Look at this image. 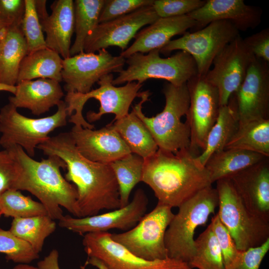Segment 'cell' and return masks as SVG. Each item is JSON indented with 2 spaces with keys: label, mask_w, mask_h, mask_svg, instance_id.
<instances>
[{
  "label": "cell",
  "mask_w": 269,
  "mask_h": 269,
  "mask_svg": "<svg viewBox=\"0 0 269 269\" xmlns=\"http://www.w3.org/2000/svg\"><path fill=\"white\" fill-rule=\"evenodd\" d=\"M25 11V0H0V20L8 25L20 26Z\"/></svg>",
  "instance_id": "obj_43"
},
{
  "label": "cell",
  "mask_w": 269,
  "mask_h": 269,
  "mask_svg": "<svg viewBox=\"0 0 269 269\" xmlns=\"http://www.w3.org/2000/svg\"><path fill=\"white\" fill-rule=\"evenodd\" d=\"M186 85L189 95L185 115L190 133L189 149L197 157L199 150L205 149L209 132L217 120L220 107L219 95L216 88L204 77L196 75Z\"/></svg>",
  "instance_id": "obj_12"
},
{
  "label": "cell",
  "mask_w": 269,
  "mask_h": 269,
  "mask_svg": "<svg viewBox=\"0 0 269 269\" xmlns=\"http://www.w3.org/2000/svg\"><path fill=\"white\" fill-rule=\"evenodd\" d=\"M204 0H154L152 6L159 17L187 15L202 6Z\"/></svg>",
  "instance_id": "obj_38"
},
{
  "label": "cell",
  "mask_w": 269,
  "mask_h": 269,
  "mask_svg": "<svg viewBox=\"0 0 269 269\" xmlns=\"http://www.w3.org/2000/svg\"><path fill=\"white\" fill-rule=\"evenodd\" d=\"M243 39L254 57L269 62V28L262 29Z\"/></svg>",
  "instance_id": "obj_44"
},
{
  "label": "cell",
  "mask_w": 269,
  "mask_h": 269,
  "mask_svg": "<svg viewBox=\"0 0 269 269\" xmlns=\"http://www.w3.org/2000/svg\"><path fill=\"white\" fill-rule=\"evenodd\" d=\"M217 213L239 251L257 247L269 239V221L250 211L244 205L229 178L216 182Z\"/></svg>",
  "instance_id": "obj_7"
},
{
  "label": "cell",
  "mask_w": 269,
  "mask_h": 269,
  "mask_svg": "<svg viewBox=\"0 0 269 269\" xmlns=\"http://www.w3.org/2000/svg\"><path fill=\"white\" fill-rule=\"evenodd\" d=\"M12 269H39L37 267L29 265V264H18Z\"/></svg>",
  "instance_id": "obj_49"
},
{
  "label": "cell",
  "mask_w": 269,
  "mask_h": 269,
  "mask_svg": "<svg viewBox=\"0 0 269 269\" xmlns=\"http://www.w3.org/2000/svg\"><path fill=\"white\" fill-rule=\"evenodd\" d=\"M158 18L151 5L99 23L87 36L84 51L95 53L110 46H117L123 51L142 27L152 23Z\"/></svg>",
  "instance_id": "obj_18"
},
{
  "label": "cell",
  "mask_w": 269,
  "mask_h": 269,
  "mask_svg": "<svg viewBox=\"0 0 269 269\" xmlns=\"http://www.w3.org/2000/svg\"><path fill=\"white\" fill-rule=\"evenodd\" d=\"M269 250V239L262 245L240 251L237 256L225 269H259Z\"/></svg>",
  "instance_id": "obj_41"
},
{
  "label": "cell",
  "mask_w": 269,
  "mask_h": 269,
  "mask_svg": "<svg viewBox=\"0 0 269 269\" xmlns=\"http://www.w3.org/2000/svg\"><path fill=\"white\" fill-rule=\"evenodd\" d=\"M113 74L104 76L97 82L99 88L86 94L67 93L65 98L69 122L76 127L93 129L95 122L107 114L115 115V121L127 116L143 84L137 82L116 87L112 84Z\"/></svg>",
  "instance_id": "obj_4"
},
{
  "label": "cell",
  "mask_w": 269,
  "mask_h": 269,
  "mask_svg": "<svg viewBox=\"0 0 269 269\" xmlns=\"http://www.w3.org/2000/svg\"><path fill=\"white\" fill-rule=\"evenodd\" d=\"M239 32L229 21H213L199 30L186 32L180 38L171 40L160 49V53L168 55L176 50L186 51L196 63L197 75L205 77L216 56L240 35Z\"/></svg>",
  "instance_id": "obj_11"
},
{
  "label": "cell",
  "mask_w": 269,
  "mask_h": 269,
  "mask_svg": "<svg viewBox=\"0 0 269 269\" xmlns=\"http://www.w3.org/2000/svg\"><path fill=\"white\" fill-rule=\"evenodd\" d=\"M20 27L26 42L27 54L47 47L35 0H25V11Z\"/></svg>",
  "instance_id": "obj_36"
},
{
  "label": "cell",
  "mask_w": 269,
  "mask_h": 269,
  "mask_svg": "<svg viewBox=\"0 0 269 269\" xmlns=\"http://www.w3.org/2000/svg\"><path fill=\"white\" fill-rule=\"evenodd\" d=\"M82 244L89 257L101 260L108 269H192L187 263L170 259L147 261L115 242L108 232L83 235Z\"/></svg>",
  "instance_id": "obj_16"
},
{
  "label": "cell",
  "mask_w": 269,
  "mask_h": 269,
  "mask_svg": "<svg viewBox=\"0 0 269 269\" xmlns=\"http://www.w3.org/2000/svg\"><path fill=\"white\" fill-rule=\"evenodd\" d=\"M165 104L161 112L148 117L142 112V104L148 100L149 91L141 92V101L133 108L136 116L147 128L158 148L172 152L190 146V129L181 121L189 106V95L186 83L175 86L166 83L162 89Z\"/></svg>",
  "instance_id": "obj_5"
},
{
  "label": "cell",
  "mask_w": 269,
  "mask_h": 269,
  "mask_svg": "<svg viewBox=\"0 0 269 269\" xmlns=\"http://www.w3.org/2000/svg\"><path fill=\"white\" fill-rule=\"evenodd\" d=\"M113 122L109 124L120 135L132 153L145 159L158 150L150 133L134 111Z\"/></svg>",
  "instance_id": "obj_27"
},
{
  "label": "cell",
  "mask_w": 269,
  "mask_h": 269,
  "mask_svg": "<svg viewBox=\"0 0 269 269\" xmlns=\"http://www.w3.org/2000/svg\"><path fill=\"white\" fill-rule=\"evenodd\" d=\"M59 254L56 249H53L42 260L39 261L37 267L39 269H60L59 264ZM87 264L81 266V269H85Z\"/></svg>",
  "instance_id": "obj_45"
},
{
  "label": "cell",
  "mask_w": 269,
  "mask_h": 269,
  "mask_svg": "<svg viewBox=\"0 0 269 269\" xmlns=\"http://www.w3.org/2000/svg\"><path fill=\"white\" fill-rule=\"evenodd\" d=\"M196 22L188 14L171 17H159L152 23L139 30L133 44L120 55L126 59L135 53H148L167 44L173 36L184 34L188 29L195 28Z\"/></svg>",
  "instance_id": "obj_22"
},
{
  "label": "cell",
  "mask_w": 269,
  "mask_h": 269,
  "mask_svg": "<svg viewBox=\"0 0 269 269\" xmlns=\"http://www.w3.org/2000/svg\"><path fill=\"white\" fill-rule=\"evenodd\" d=\"M174 215L171 207L157 203L134 227L121 233H111V237L115 242L144 260L167 259L164 237Z\"/></svg>",
  "instance_id": "obj_10"
},
{
  "label": "cell",
  "mask_w": 269,
  "mask_h": 269,
  "mask_svg": "<svg viewBox=\"0 0 269 269\" xmlns=\"http://www.w3.org/2000/svg\"><path fill=\"white\" fill-rule=\"evenodd\" d=\"M195 253L188 263L192 269H225L222 251L210 224L194 240Z\"/></svg>",
  "instance_id": "obj_34"
},
{
  "label": "cell",
  "mask_w": 269,
  "mask_h": 269,
  "mask_svg": "<svg viewBox=\"0 0 269 269\" xmlns=\"http://www.w3.org/2000/svg\"><path fill=\"white\" fill-rule=\"evenodd\" d=\"M37 148L47 156L57 155L66 163L65 178L77 189L80 218L98 214L103 209L121 208L119 186L110 164L93 162L83 156L69 132L49 137Z\"/></svg>",
  "instance_id": "obj_1"
},
{
  "label": "cell",
  "mask_w": 269,
  "mask_h": 269,
  "mask_svg": "<svg viewBox=\"0 0 269 269\" xmlns=\"http://www.w3.org/2000/svg\"><path fill=\"white\" fill-rule=\"evenodd\" d=\"M239 126L237 116L232 108L228 104L220 107L217 120L208 134L205 148L196 157L197 161L204 166L213 153L224 149Z\"/></svg>",
  "instance_id": "obj_29"
},
{
  "label": "cell",
  "mask_w": 269,
  "mask_h": 269,
  "mask_svg": "<svg viewBox=\"0 0 269 269\" xmlns=\"http://www.w3.org/2000/svg\"><path fill=\"white\" fill-rule=\"evenodd\" d=\"M222 251L225 267L230 264L239 252L229 231L220 221L218 214L210 224Z\"/></svg>",
  "instance_id": "obj_40"
},
{
  "label": "cell",
  "mask_w": 269,
  "mask_h": 269,
  "mask_svg": "<svg viewBox=\"0 0 269 269\" xmlns=\"http://www.w3.org/2000/svg\"><path fill=\"white\" fill-rule=\"evenodd\" d=\"M4 149L10 152L17 165L18 175L13 189L27 191L35 196L54 220L63 217L61 207L80 217L77 189L62 176L60 169H66V165L60 157L49 155L36 161L19 145Z\"/></svg>",
  "instance_id": "obj_3"
},
{
  "label": "cell",
  "mask_w": 269,
  "mask_h": 269,
  "mask_svg": "<svg viewBox=\"0 0 269 269\" xmlns=\"http://www.w3.org/2000/svg\"><path fill=\"white\" fill-rule=\"evenodd\" d=\"M219 199L212 185L201 190L183 203L174 215L165 234L168 258L188 264L195 253L194 235L215 213Z\"/></svg>",
  "instance_id": "obj_6"
},
{
  "label": "cell",
  "mask_w": 269,
  "mask_h": 269,
  "mask_svg": "<svg viewBox=\"0 0 269 269\" xmlns=\"http://www.w3.org/2000/svg\"><path fill=\"white\" fill-rule=\"evenodd\" d=\"M56 228L54 220L48 215L13 218L9 231L28 243L37 254L42 251L45 239Z\"/></svg>",
  "instance_id": "obj_32"
},
{
  "label": "cell",
  "mask_w": 269,
  "mask_h": 269,
  "mask_svg": "<svg viewBox=\"0 0 269 269\" xmlns=\"http://www.w3.org/2000/svg\"><path fill=\"white\" fill-rule=\"evenodd\" d=\"M86 263L91 265L98 269H108L105 265L100 260L94 257H89Z\"/></svg>",
  "instance_id": "obj_46"
},
{
  "label": "cell",
  "mask_w": 269,
  "mask_h": 269,
  "mask_svg": "<svg viewBox=\"0 0 269 269\" xmlns=\"http://www.w3.org/2000/svg\"><path fill=\"white\" fill-rule=\"evenodd\" d=\"M154 0H105L99 23L105 22L152 5Z\"/></svg>",
  "instance_id": "obj_39"
},
{
  "label": "cell",
  "mask_w": 269,
  "mask_h": 269,
  "mask_svg": "<svg viewBox=\"0 0 269 269\" xmlns=\"http://www.w3.org/2000/svg\"><path fill=\"white\" fill-rule=\"evenodd\" d=\"M254 56L239 35L216 56L205 79L217 89L220 107L227 105L243 83Z\"/></svg>",
  "instance_id": "obj_15"
},
{
  "label": "cell",
  "mask_w": 269,
  "mask_h": 269,
  "mask_svg": "<svg viewBox=\"0 0 269 269\" xmlns=\"http://www.w3.org/2000/svg\"><path fill=\"white\" fill-rule=\"evenodd\" d=\"M105 2V0L74 1L75 39L70 48V56L84 51L85 40L99 24L100 15Z\"/></svg>",
  "instance_id": "obj_31"
},
{
  "label": "cell",
  "mask_w": 269,
  "mask_h": 269,
  "mask_svg": "<svg viewBox=\"0 0 269 269\" xmlns=\"http://www.w3.org/2000/svg\"><path fill=\"white\" fill-rule=\"evenodd\" d=\"M69 133L79 152L93 162L110 164L132 153L110 124L97 130L74 126Z\"/></svg>",
  "instance_id": "obj_19"
},
{
  "label": "cell",
  "mask_w": 269,
  "mask_h": 269,
  "mask_svg": "<svg viewBox=\"0 0 269 269\" xmlns=\"http://www.w3.org/2000/svg\"><path fill=\"white\" fill-rule=\"evenodd\" d=\"M147 204L146 195L142 189L139 188L135 191L132 201L124 207L82 218L63 216L59 220L58 225L80 235L108 232L112 229L125 232L134 227L145 214Z\"/></svg>",
  "instance_id": "obj_17"
},
{
  "label": "cell",
  "mask_w": 269,
  "mask_h": 269,
  "mask_svg": "<svg viewBox=\"0 0 269 269\" xmlns=\"http://www.w3.org/2000/svg\"><path fill=\"white\" fill-rule=\"evenodd\" d=\"M57 106L52 115L32 119L20 114L10 103L4 105L0 111V145L7 149L17 145L34 156L35 148L49 138L51 132L67 124L66 103L61 101Z\"/></svg>",
  "instance_id": "obj_9"
},
{
  "label": "cell",
  "mask_w": 269,
  "mask_h": 269,
  "mask_svg": "<svg viewBox=\"0 0 269 269\" xmlns=\"http://www.w3.org/2000/svg\"><path fill=\"white\" fill-rule=\"evenodd\" d=\"M2 215V213H1V210L0 209V216Z\"/></svg>",
  "instance_id": "obj_50"
},
{
  "label": "cell",
  "mask_w": 269,
  "mask_h": 269,
  "mask_svg": "<svg viewBox=\"0 0 269 269\" xmlns=\"http://www.w3.org/2000/svg\"><path fill=\"white\" fill-rule=\"evenodd\" d=\"M189 148L172 152L158 148L144 159L141 181L154 192L158 203L171 208L212 185L205 166Z\"/></svg>",
  "instance_id": "obj_2"
},
{
  "label": "cell",
  "mask_w": 269,
  "mask_h": 269,
  "mask_svg": "<svg viewBox=\"0 0 269 269\" xmlns=\"http://www.w3.org/2000/svg\"><path fill=\"white\" fill-rule=\"evenodd\" d=\"M0 253L5 255L6 260L17 264H29L39 258V255L28 243L9 230L0 228Z\"/></svg>",
  "instance_id": "obj_37"
},
{
  "label": "cell",
  "mask_w": 269,
  "mask_h": 269,
  "mask_svg": "<svg viewBox=\"0 0 269 269\" xmlns=\"http://www.w3.org/2000/svg\"><path fill=\"white\" fill-rule=\"evenodd\" d=\"M125 63V58L113 56L106 49L97 53L82 51L63 59L61 77L64 90L67 93H88L104 76L122 70Z\"/></svg>",
  "instance_id": "obj_13"
},
{
  "label": "cell",
  "mask_w": 269,
  "mask_h": 269,
  "mask_svg": "<svg viewBox=\"0 0 269 269\" xmlns=\"http://www.w3.org/2000/svg\"><path fill=\"white\" fill-rule=\"evenodd\" d=\"M126 63L127 68L119 72L113 80L114 85L134 81L143 83L149 79H159L181 86L198 74L194 59L182 50L167 58L160 57L159 49L146 54L135 53L127 58Z\"/></svg>",
  "instance_id": "obj_8"
},
{
  "label": "cell",
  "mask_w": 269,
  "mask_h": 269,
  "mask_svg": "<svg viewBox=\"0 0 269 269\" xmlns=\"http://www.w3.org/2000/svg\"><path fill=\"white\" fill-rule=\"evenodd\" d=\"M262 14L260 7L246 4L243 0H207L188 15L196 22V30L213 21L225 20L244 31L258 26Z\"/></svg>",
  "instance_id": "obj_20"
},
{
  "label": "cell",
  "mask_w": 269,
  "mask_h": 269,
  "mask_svg": "<svg viewBox=\"0 0 269 269\" xmlns=\"http://www.w3.org/2000/svg\"><path fill=\"white\" fill-rule=\"evenodd\" d=\"M0 91H6L14 95L16 91V87L0 83Z\"/></svg>",
  "instance_id": "obj_48"
},
{
  "label": "cell",
  "mask_w": 269,
  "mask_h": 269,
  "mask_svg": "<svg viewBox=\"0 0 269 269\" xmlns=\"http://www.w3.org/2000/svg\"><path fill=\"white\" fill-rule=\"evenodd\" d=\"M241 149L269 157V119L254 120L239 125L225 149Z\"/></svg>",
  "instance_id": "obj_30"
},
{
  "label": "cell",
  "mask_w": 269,
  "mask_h": 269,
  "mask_svg": "<svg viewBox=\"0 0 269 269\" xmlns=\"http://www.w3.org/2000/svg\"><path fill=\"white\" fill-rule=\"evenodd\" d=\"M144 159L131 153L111 163L119 186L121 207L129 203L130 194L141 181Z\"/></svg>",
  "instance_id": "obj_33"
},
{
  "label": "cell",
  "mask_w": 269,
  "mask_h": 269,
  "mask_svg": "<svg viewBox=\"0 0 269 269\" xmlns=\"http://www.w3.org/2000/svg\"><path fill=\"white\" fill-rule=\"evenodd\" d=\"M0 209L2 215L13 218L48 215L42 203L13 189L7 190L0 196Z\"/></svg>",
  "instance_id": "obj_35"
},
{
  "label": "cell",
  "mask_w": 269,
  "mask_h": 269,
  "mask_svg": "<svg viewBox=\"0 0 269 269\" xmlns=\"http://www.w3.org/2000/svg\"><path fill=\"white\" fill-rule=\"evenodd\" d=\"M18 175L16 161L8 149L0 151V196L13 189Z\"/></svg>",
  "instance_id": "obj_42"
},
{
  "label": "cell",
  "mask_w": 269,
  "mask_h": 269,
  "mask_svg": "<svg viewBox=\"0 0 269 269\" xmlns=\"http://www.w3.org/2000/svg\"><path fill=\"white\" fill-rule=\"evenodd\" d=\"M27 47L20 26L11 25L0 42V83L15 86Z\"/></svg>",
  "instance_id": "obj_26"
},
{
  "label": "cell",
  "mask_w": 269,
  "mask_h": 269,
  "mask_svg": "<svg viewBox=\"0 0 269 269\" xmlns=\"http://www.w3.org/2000/svg\"><path fill=\"white\" fill-rule=\"evenodd\" d=\"M10 25L0 20V42L3 38Z\"/></svg>",
  "instance_id": "obj_47"
},
{
  "label": "cell",
  "mask_w": 269,
  "mask_h": 269,
  "mask_svg": "<svg viewBox=\"0 0 269 269\" xmlns=\"http://www.w3.org/2000/svg\"><path fill=\"white\" fill-rule=\"evenodd\" d=\"M62 61L58 53L47 47L28 53L20 63L17 83L40 78L60 83L62 81Z\"/></svg>",
  "instance_id": "obj_28"
},
{
  "label": "cell",
  "mask_w": 269,
  "mask_h": 269,
  "mask_svg": "<svg viewBox=\"0 0 269 269\" xmlns=\"http://www.w3.org/2000/svg\"><path fill=\"white\" fill-rule=\"evenodd\" d=\"M268 157L251 151L224 149L213 153L208 159L205 167L208 171L212 184L256 164Z\"/></svg>",
  "instance_id": "obj_25"
},
{
  "label": "cell",
  "mask_w": 269,
  "mask_h": 269,
  "mask_svg": "<svg viewBox=\"0 0 269 269\" xmlns=\"http://www.w3.org/2000/svg\"><path fill=\"white\" fill-rule=\"evenodd\" d=\"M15 87L14 95L8 98L9 103L17 109H27L36 116L57 106L64 95L60 83L50 79L22 81Z\"/></svg>",
  "instance_id": "obj_23"
},
{
  "label": "cell",
  "mask_w": 269,
  "mask_h": 269,
  "mask_svg": "<svg viewBox=\"0 0 269 269\" xmlns=\"http://www.w3.org/2000/svg\"><path fill=\"white\" fill-rule=\"evenodd\" d=\"M51 9V13L40 21L46 33V47L65 59L70 57L71 39L74 32V1L55 0Z\"/></svg>",
  "instance_id": "obj_24"
},
{
  "label": "cell",
  "mask_w": 269,
  "mask_h": 269,
  "mask_svg": "<svg viewBox=\"0 0 269 269\" xmlns=\"http://www.w3.org/2000/svg\"><path fill=\"white\" fill-rule=\"evenodd\" d=\"M269 63L255 57L243 83L230 98L228 104L236 113L239 125L269 119Z\"/></svg>",
  "instance_id": "obj_14"
},
{
  "label": "cell",
  "mask_w": 269,
  "mask_h": 269,
  "mask_svg": "<svg viewBox=\"0 0 269 269\" xmlns=\"http://www.w3.org/2000/svg\"><path fill=\"white\" fill-rule=\"evenodd\" d=\"M229 178L246 207L269 221V157Z\"/></svg>",
  "instance_id": "obj_21"
}]
</instances>
